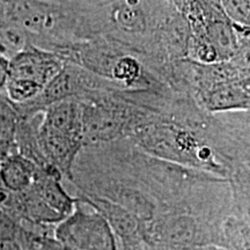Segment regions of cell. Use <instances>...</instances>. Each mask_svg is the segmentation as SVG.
<instances>
[{
  "label": "cell",
  "instance_id": "cell-11",
  "mask_svg": "<svg viewBox=\"0 0 250 250\" xmlns=\"http://www.w3.org/2000/svg\"><path fill=\"white\" fill-rule=\"evenodd\" d=\"M19 122V114L14 103L8 99L5 90L0 92V158L17 152L15 131Z\"/></svg>",
  "mask_w": 250,
  "mask_h": 250
},
{
  "label": "cell",
  "instance_id": "cell-3",
  "mask_svg": "<svg viewBox=\"0 0 250 250\" xmlns=\"http://www.w3.org/2000/svg\"><path fill=\"white\" fill-rule=\"evenodd\" d=\"M249 76L230 62L196 64L188 95L206 112L249 111Z\"/></svg>",
  "mask_w": 250,
  "mask_h": 250
},
{
  "label": "cell",
  "instance_id": "cell-2",
  "mask_svg": "<svg viewBox=\"0 0 250 250\" xmlns=\"http://www.w3.org/2000/svg\"><path fill=\"white\" fill-rule=\"evenodd\" d=\"M39 144L46 162L72 182L73 167L83 148L81 103L72 98L43 111Z\"/></svg>",
  "mask_w": 250,
  "mask_h": 250
},
{
  "label": "cell",
  "instance_id": "cell-13",
  "mask_svg": "<svg viewBox=\"0 0 250 250\" xmlns=\"http://www.w3.org/2000/svg\"><path fill=\"white\" fill-rule=\"evenodd\" d=\"M8 77V58L5 56L0 57V92H4L6 81Z\"/></svg>",
  "mask_w": 250,
  "mask_h": 250
},
{
  "label": "cell",
  "instance_id": "cell-12",
  "mask_svg": "<svg viewBox=\"0 0 250 250\" xmlns=\"http://www.w3.org/2000/svg\"><path fill=\"white\" fill-rule=\"evenodd\" d=\"M19 232V223L0 208V240L15 242Z\"/></svg>",
  "mask_w": 250,
  "mask_h": 250
},
{
  "label": "cell",
  "instance_id": "cell-9",
  "mask_svg": "<svg viewBox=\"0 0 250 250\" xmlns=\"http://www.w3.org/2000/svg\"><path fill=\"white\" fill-rule=\"evenodd\" d=\"M39 167L19 153L6 156L0 165V183L12 192H21L33 184Z\"/></svg>",
  "mask_w": 250,
  "mask_h": 250
},
{
  "label": "cell",
  "instance_id": "cell-10",
  "mask_svg": "<svg viewBox=\"0 0 250 250\" xmlns=\"http://www.w3.org/2000/svg\"><path fill=\"white\" fill-rule=\"evenodd\" d=\"M42 115L39 114L33 117H19L17 131H15V146L17 152L28 160L33 161L39 168L51 167L40 148L39 130Z\"/></svg>",
  "mask_w": 250,
  "mask_h": 250
},
{
  "label": "cell",
  "instance_id": "cell-16",
  "mask_svg": "<svg viewBox=\"0 0 250 250\" xmlns=\"http://www.w3.org/2000/svg\"><path fill=\"white\" fill-rule=\"evenodd\" d=\"M1 161H2V160H1V158H0V165H1Z\"/></svg>",
  "mask_w": 250,
  "mask_h": 250
},
{
  "label": "cell",
  "instance_id": "cell-6",
  "mask_svg": "<svg viewBox=\"0 0 250 250\" xmlns=\"http://www.w3.org/2000/svg\"><path fill=\"white\" fill-rule=\"evenodd\" d=\"M54 235L71 250H118L117 237L107 220L78 198L72 213L56 225Z\"/></svg>",
  "mask_w": 250,
  "mask_h": 250
},
{
  "label": "cell",
  "instance_id": "cell-7",
  "mask_svg": "<svg viewBox=\"0 0 250 250\" xmlns=\"http://www.w3.org/2000/svg\"><path fill=\"white\" fill-rule=\"evenodd\" d=\"M77 198L98 211L107 220L121 246L145 242L143 235V224L121 205L93 193L78 191Z\"/></svg>",
  "mask_w": 250,
  "mask_h": 250
},
{
  "label": "cell",
  "instance_id": "cell-8",
  "mask_svg": "<svg viewBox=\"0 0 250 250\" xmlns=\"http://www.w3.org/2000/svg\"><path fill=\"white\" fill-rule=\"evenodd\" d=\"M62 180V174L54 167L39 168L31 187L52 210L66 218L73 211L77 198L68 195Z\"/></svg>",
  "mask_w": 250,
  "mask_h": 250
},
{
  "label": "cell",
  "instance_id": "cell-4",
  "mask_svg": "<svg viewBox=\"0 0 250 250\" xmlns=\"http://www.w3.org/2000/svg\"><path fill=\"white\" fill-rule=\"evenodd\" d=\"M219 218H206L180 208L161 211L144 225L143 235L148 246L161 250H191L218 246Z\"/></svg>",
  "mask_w": 250,
  "mask_h": 250
},
{
  "label": "cell",
  "instance_id": "cell-5",
  "mask_svg": "<svg viewBox=\"0 0 250 250\" xmlns=\"http://www.w3.org/2000/svg\"><path fill=\"white\" fill-rule=\"evenodd\" d=\"M64 64L61 55L27 43L8 59L6 95L14 103L33 100L61 72Z\"/></svg>",
  "mask_w": 250,
  "mask_h": 250
},
{
  "label": "cell",
  "instance_id": "cell-14",
  "mask_svg": "<svg viewBox=\"0 0 250 250\" xmlns=\"http://www.w3.org/2000/svg\"><path fill=\"white\" fill-rule=\"evenodd\" d=\"M191 250H227V249L221 248V247H218V246H204V247H199V248H195Z\"/></svg>",
  "mask_w": 250,
  "mask_h": 250
},
{
  "label": "cell",
  "instance_id": "cell-15",
  "mask_svg": "<svg viewBox=\"0 0 250 250\" xmlns=\"http://www.w3.org/2000/svg\"><path fill=\"white\" fill-rule=\"evenodd\" d=\"M1 56H5L6 57V49H5V46L2 45L1 41H0V57H1Z\"/></svg>",
  "mask_w": 250,
  "mask_h": 250
},
{
  "label": "cell",
  "instance_id": "cell-1",
  "mask_svg": "<svg viewBox=\"0 0 250 250\" xmlns=\"http://www.w3.org/2000/svg\"><path fill=\"white\" fill-rule=\"evenodd\" d=\"M0 18L2 26L22 31L28 43L58 55L81 40L77 17L66 2L0 0Z\"/></svg>",
  "mask_w": 250,
  "mask_h": 250
}]
</instances>
